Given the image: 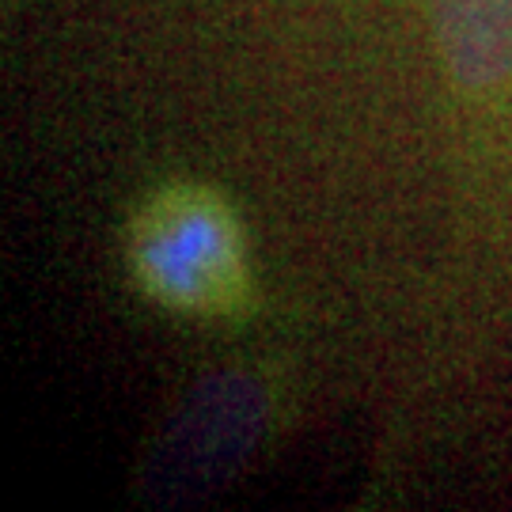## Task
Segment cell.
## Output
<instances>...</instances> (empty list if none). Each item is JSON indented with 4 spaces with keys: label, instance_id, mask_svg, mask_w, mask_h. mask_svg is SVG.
I'll use <instances>...</instances> for the list:
<instances>
[{
    "label": "cell",
    "instance_id": "1",
    "mask_svg": "<svg viewBox=\"0 0 512 512\" xmlns=\"http://www.w3.org/2000/svg\"><path fill=\"white\" fill-rule=\"evenodd\" d=\"M274 418V391L255 368H220L186 399L137 463V501L190 509L224 490L247 467Z\"/></svg>",
    "mask_w": 512,
    "mask_h": 512
},
{
    "label": "cell",
    "instance_id": "2",
    "mask_svg": "<svg viewBox=\"0 0 512 512\" xmlns=\"http://www.w3.org/2000/svg\"><path fill=\"white\" fill-rule=\"evenodd\" d=\"M129 262L137 285L175 311H224L247 289L236 220L198 186H171L141 209Z\"/></svg>",
    "mask_w": 512,
    "mask_h": 512
},
{
    "label": "cell",
    "instance_id": "3",
    "mask_svg": "<svg viewBox=\"0 0 512 512\" xmlns=\"http://www.w3.org/2000/svg\"><path fill=\"white\" fill-rule=\"evenodd\" d=\"M444 69L459 92L497 95L512 84V0H429Z\"/></svg>",
    "mask_w": 512,
    "mask_h": 512
}]
</instances>
